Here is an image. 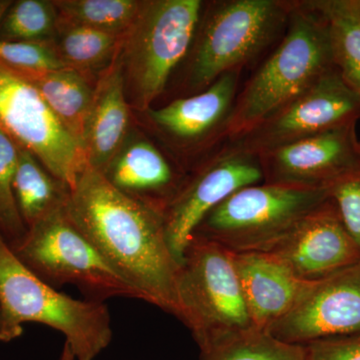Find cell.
<instances>
[{
    "label": "cell",
    "mask_w": 360,
    "mask_h": 360,
    "mask_svg": "<svg viewBox=\"0 0 360 360\" xmlns=\"http://www.w3.org/2000/svg\"><path fill=\"white\" fill-rule=\"evenodd\" d=\"M124 37L58 20L51 44L66 68L89 79L94 75L101 77L113 65Z\"/></svg>",
    "instance_id": "cell-20"
},
{
    "label": "cell",
    "mask_w": 360,
    "mask_h": 360,
    "mask_svg": "<svg viewBox=\"0 0 360 360\" xmlns=\"http://www.w3.org/2000/svg\"><path fill=\"white\" fill-rule=\"evenodd\" d=\"M0 129L71 189L89 167L84 148L30 82L0 65Z\"/></svg>",
    "instance_id": "cell-9"
},
{
    "label": "cell",
    "mask_w": 360,
    "mask_h": 360,
    "mask_svg": "<svg viewBox=\"0 0 360 360\" xmlns=\"http://www.w3.org/2000/svg\"><path fill=\"white\" fill-rule=\"evenodd\" d=\"M328 193L341 221L360 248V169L333 182Z\"/></svg>",
    "instance_id": "cell-28"
},
{
    "label": "cell",
    "mask_w": 360,
    "mask_h": 360,
    "mask_svg": "<svg viewBox=\"0 0 360 360\" xmlns=\"http://www.w3.org/2000/svg\"><path fill=\"white\" fill-rule=\"evenodd\" d=\"M266 253L307 283L321 281L360 262V248L348 233L330 198Z\"/></svg>",
    "instance_id": "cell-15"
},
{
    "label": "cell",
    "mask_w": 360,
    "mask_h": 360,
    "mask_svg": "<svg viewBox=\"0 0 360 360\" xmlns=\"http://www.w3.org/2000/svg\"><path fill=\"white\" fill-rule=\"evenodd\" d=\"M18 163V146L0 129V234L11 248L20 245L27 233L13 191Z\"/></svg>",
    "instance_id": "cell-26"
},
{
    "label": "cell",
    "mask_w": 360,
    "mask_h": 360,
    "mask_svg": "<svg viewBox=\"0 0 360 360\" xmlns=\"http://www.w3.org/2000/svg\"><path fill=\"white\" fill-rule=\"evenodd\" d=\"M13 250L28 269L53 288L70 284L82 291L85 300L94 302H105L112 297L141 300L73 224L65 205L37 220Z\"/></svg>",
    "instance_id": "cell-8"
},
{
    "label": "cell",
    "mask_w": 360,
    "mask_h": 360,
    "mask_svg": "<svg viewBox=\"0 0 360 360\" xmlns=\"http://www.w3.org/2000/svg\"><path fill=\"white\" fill-rule=\"evenodd\" d=\"M262 182L259 156L231 142L224 141L203 158L163 212L168 243L179 264L208 212L243 187Z\"/></svg>",
    "instance_id": "cell-10"
},
{
    "label": "cell",
    "mask_w": 360,
    "mask_h": 360,
    "mask_svg": "<svg viewBox=\"0 0 360 360\" xmlns=\"http://www.w3.org/2000/svg\"><path fill=\"white\" fill-rule=\"evenodd\" d=\"M326 21L333 61L360 94V0H305Z\"/></svg>",
    "instance_id": "cell-21"
},
{
    "label": "cell",
    "mask_w": 360,
    "mask_h": 360,
    "mask_svg": "<svg viewBox=\"0 0 360 360\" xmlns=\"http://www.w3.org/2000/svg\"><path fill=\"white\" fill-rule=\"evenodd\" d=\"M179 319L200 349L257 328L246 307L232 253L193 236L176 279Z\"/></svg>",
    "instance_id": "cell-7"
},
{
    "label": "cell",
    "mask_w": 360,
    "mask_h": 360,
    "mask_svg": "<svg viewBox=\"0 0 360 360\" xmlns=\"http://www.w3.org/2000/svg\"><path fill=\"white\" fill-rule=\"evenodd\" d=\"M359 117L360 94L345 82L340 71L335 68L276 115L226 141L260 155L315 134L355 123Z\"/></svg>",
    "instance_id": "cell-11"
},
{
    "label": "cell",
    "mask_w": 360,
    "mask_h": 360,
    "mask_svg": "<svg viewBox=\"0 0 360 360\" xmlns=\"http://www.w3.org/2000/svg\"><path fill=\"white\" fill-rule=\"evenodd\" d=\"M58 20L124 37L141 9L139 0H56Z\"/></svg>",
    "instance_id": "cell-23"
},
{
    "label": "cell",
    "mask_w": 360,
    "mask_h": 360,
    "mask_svg": "<svg viewBox=\"0 0 360 360\" xmlns=\"http://www.w3.org/2000/svg\"><path fill=\"white\" fill-rule=\"evenodd\" d=\"M129 106L120 56L97 80L85 134L89 167L99 172L110 165L129 136Z\"/></svg>",
    "instance_id": "cell-18"
},
{
    "label": "cell",
    "mask_w": 360,
    "mask_h": 360,
    "mask_svg": "<svg viewBox=\"0 0 360 360\" xmlns=\"http://www.w3.org/2000/svg\"><path fill=\"white\" fill-rule=\"evenodd\" d=\"M246 307L257 329L267 330L295 307L309 283L266 252L232 253Z\"/></svg>",
    "instance_id": "cell-17"
},
{
    "label": "cell",
    "mask_w": 360,
    "mask_h": 360,
    "mask_svg": "<svg viewBox=\"0 0 360 360\" xmlns=\"http://www.w3.org/2000/svg\"><path fill=\"white\" fill-rule=\"evenodd\" d=\"M290 0H215L203 6L186 59L187 96L225 73L243 70L283 37Z\"/></svg>",
    "instance_id": "cell-4"
},
{
    "label": "cell",
    "mask_w": 360,
    "mask_h": 360,
    "mask_svg": "<svg viewBox=\"0 0 360 360\" xmlns=\"http://www.w3.org/2000/svg\"><path fill=\"white\" fill-rule=\"evenodd\" d=\"M18 146L14 196L27 229L47 213L65 206L70 189L47 172L30 151Z\"/></svg>",
    "instance_id": "cell-22"
},
{
    "label": "cell",
    "mask_w": 360,
    "mask_h": 360,
    "mask_svg": "<svg viewBox=\"0 0 360 360\" xmlns=\"http://www.w3.org/2000/svg\"><path fill=\"white\" fill-rule=\"evenodd\" d=\"M304 347L305 360H360V335L315 341Z\"/></svg>",
    "instance_id": "cell-29"
},
{
    "label": "cell",
    "mask_w": 360,
    "mask_h": 360,
    "mask_svg": "<svg viewBox=\"0 0 360 360\" xmlns=\"http://www.w3.org/2000/svg\"><path fill=\"white\" fill-rule=\"evenodd\" d=\"M101 174L117 191L162 214L188 175L141 134L129 135Z\"/></svg>",
    "instance_id": "cell-16"
},
{
    "label": "cell",
    "mask_w": 360,
    "mask_h": 360,
    "mask_svg": "<svg viewBox=\"0 0 360 360\" xmlns=\"http://www.w3.org/2000/svg\"><path fill=\"white\" fill-rule=\"evenodd\" d=\"M58 25L54 1H11L0 20V41L51 44Z\"/></svg>",
    "instance_id": "cell-25"
},
{
    "label": "cell",
    "mask_w": 360,
    "mask_h": 360,
    "mask_svg": "<svg viewBox=\"0 0 360 360\" xmlns=\"http://www.w3.org/2000/svg\"><path fill=\"white\" fill-rule=\"evenodd\" d=\"M27 322L63 333L75 360L96 359L112 340L105 302L59 292L28 269L0 234V341L20 338Z\"/></svg>",
    "instance_id": "cell-3"
},
{
    "label": "cell",
    "mask_w": 360,
    "mask_h": 360,
    "mask_svg": "<svg viewBox=\"0 0 360 360\" xmlns=\"http://www.w3.org/2000/svg\"><path fill=\"white\" fill-rule=\"evenodd\" d=\"M359 146H360V141H359Z\"/></svg>",
    "instance_id": "cell-32"
},
{
    "label": "cell",
    "mask_w": 360,
    "mask_h": 360,
    "mask_svg": "<svg viewBox=\"0 0 360 360\" xmlns=\"http://www.w3.org/2000/svg\"><path fill=\"white\" fill-rule=\"evenodd\" d=\"M335 68L326 21L305 0H290L281 41L239 89L224 141L276 115Z\"/></svg>",
    "instance_id": "cell-2"
},
{
    "label": "cell",
    "mask_w": 360,
    "mask_h": 360,
    "mask_svg": "<svg viewBox=\"0 0 360 360\" xmlns=\"http://www.w3.org/2000/svg\"><path fill=\"white\" fill-rule=\"evenodd\" d=\"M65 210L141 300L179 319V264L168 243L162 212L117 191L89 167L70 189Z\"/></svg>",
    "instance_id": "cell-1"
},
{
    "label": "cell",
    "mask_w": 360,
    "mask_h": 360,
    "mask_svg": "<svg viewBox=\"0 0 360 360\" xmlns=\"http://www.w3.org/2000/svg\"><path fill=\"white\" fill-rule=\"evenodd\" d=\"M266 331L302 347L360 335V262L309 283L295 307Z\"/></svg>",
    "instance_id": "cell-12"
},
{
    "label": "cell",
    "mask_w": 360,
    "mask_h": 360,
    "mask_svg": "<svg viewBox=\"0 0 360 360\" xmlns=\"http://www.w3.org/2000/svg\"><path fill=\"white\" fill-rule=\"evenodd\" d=\"M11 1H8V0H0V20H1L2 16H4L8 6H11Z\"/></svg>",
    "instance_id": "cell-31"
},
{
    "label": "cell",
    "mask_w": 360,
    "mask_h": 360,
    "mask_svg": "<svg viewBox=\"0 0 360 360\" xmlns=\"http://www.w3.org/2000/svg\"><path fill=\"white\" fill-rule=\"evenodd\" d=\"M243 70L220 77L200 94L181 97L160 108L146 111L153 127L182 153L221 146L236 96Z\"/></svg>",
    "instance_id": "cell-14"
},
{
    "label": "cell",
    "mask_w": 360,
    "mask_h": 360,
    "mask_svg": "<svg viewBox=\"0 0 360 360\" xmlns=\"http://www.w3.org/2000/svg\"><path fill=\"white\" fill-rule=\"evenodd\" d=\"M328 200V187L252 184L232 193L208 212L193 236L231 253L269 252Z\"/></svg>",
    "instance_id": "cell-5"
},
{
    "label": "cell",
    "mask_w": 360,
    "mask_h": 360,
    "mask_svg": "<svg viewBox=\"0 0 360 360\" xmlns=\"http://www.w3.org/2000/svg\"><path fill=\"white\" fill-rule=\"evenodd\" d=\"M0 65L23 78L68 68L46 42L0 41Z\"/></svg>",
    "instance_id": "cell-27"
},
{
    "label": "cell",
    "mask_w": 360,
    "mask_h": 360,
    "mask_svg": "<svg viewBox=\"0 0 360 360\" xmlns=\"http://www.w3.org/2000/svg\"><path fill=\"white\" fill-rule=\"evenodd\" d=\"M200 360H305V347L255 328L202 348Z\"/></svg>",
    "instance_id": "cell-24"
},
{
    "label": "cell",
    "mask_w": 360,
    "mask_h": 360,
    "mask_svg": "<svg viewBox=\"0 0 360 360\" xmlns=\"http://www.w3.org/2000/svg\"><path fill=\"white\" fill-rule=\"evenodd\" d=\"M25 79L37 89L65 129L84 148L94 97L89 78L77 70L65 68Z\"/></svg>",
    "instance_id": "cell-19"
},
{
    "label": "cell",
    "mask_w": 360,
    "mask_h": 360,
    "mask_svg": "<svg viewBox=\"0 0 360 360\" xmlns=\"http://www.w3.org/2000/svg\"><path fill=\"white\" fill-rule=\"evenodd\" d=\"M259 156L264 184L326 188L360 169L355 123L315 134Z\"/></svg>",
    "instance_id": "cell-13"
},
{
    "label": "cell",
    "mask_w": 360,
    "mask_h": 360,
    "mask_svg": "<svg viewBox=\"0 0 360 360\" xmlns=\"http://www.w3.org/2000/svg\"><path fill=\"white\" fill-rule=\"evenodd\" d=\"M201 0H146L123 39L120 59L125 91L148 111L186 59L200 23Z\"/></svg>",
    "instance_id": "cell-6"
},
{
    "label": "cell",
    "mask_w": 360,
    "mask_h": 360,
    "mask_svg": "<svg viewBox=\"0 0 360 360\" xmlns=\"http://www.w3.org/2000/svg\"><path fill=\"white\" fill-rule=\"evenodd\" d=\"M59 360H75V355L71 352L70 347L65 343L63 352H61L60 359Z\"/></svg>",
    "instance_id": "cell-30"
}]
</instances>
